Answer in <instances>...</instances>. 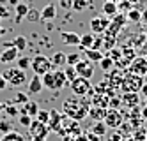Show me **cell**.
Returning a JSON list of instances; mask_svg holds the SVG:
<instances>
[{"label":"cell","mask_w":147,"mask_h":141,"mask_svg":"<svg viewBox=\"0 0 147 141\" xmlns=\"http://www.w3.org/2000/svg\"><path fill=\"white\" fill-rule=\"evenodd\" d=\"M89 101H82V99H69L64 102V113L73 118V120H82L85 118L89 113Z\"/></svg>","instance_id":"obj_1"},{"label":"cell","mask_w":147,"mask_h":141,"mask_svg":"<svg viewBox=\"0 0 147 141\" xmlns=\"http://www.w3.org/2000/svg\"><path fill=\"white\" fill-rule=\"evenodd\" d=\"M50 125L48 124H41L37 118H32V122L28 125V134L32 138V141H46L50 134Z\"/></svg>","instance_id":"obj_2"},{"label":"cell","mask_w":147,"mask_h":141,"mask_svg":"<svg viewBox=\"0 0 147 141\" xmlns=\"http://www.w3.org/2000/svg\"><path fill=\"white\" fill-rule=\"evenodd\" d=\"M2 76L5 78L9 86H20V85H25L27 81V72L18 69V67H9L2 71Z\"/></svg>","instance_id":"obj_3"},{"label":"cell","mask_w":147,"mask_h":141,"mask_svg":"<svg viewBox=\"0 0 147 141\" xmlns=\"http://www.w3.org/2000/svg\"><path fill=\"white\" fill-rule=\"evenodd\" d=\"M30 67H32L34 74H39V76H43V74H46V72H50L51 69H53V65H51V60H50L46 55H36V57L32 58Z\"/></svg>","instance_id":"obj_4"},{"label":"cell","mask_w":147,"mask_h":141,"mask_svg":"<svg viewBox=\"0 0 147 141\" xmlns=\"http://www.w3.org/2000/svg\"><path fill=\"white\" fill-rule=\"evenodd\" d=\"M69 86H71L73 94H75L76 97H85V95H87V94L92 90L90 80H87V78H82V76H78L76 80H73V81L69 83Z\"/></svg>","instance_id":"obj_5"},{"label":"cell","mask_w":147,"mask_h":141,"mask_svg":"<svg viewBox=\"0 0 147 141\" xmlns=\"http://www.w3.org/2000/svg\"><path fill=\"white\" fill-rule=\"evenodd\" d=\"M128 71H129V74L142 76V78H144V74L147 72V60H145V57H138V55H136V57L129 62Z\"/></svg>","instance_id":"obj_6"},{"label":"cell","mask_w":147,"mask_h":141,"mask_svg":"<svg viewBox=\"0 0 147 141\" xmlns=\"http://www.w3.org/2000/svg\"><path fill=\"white\" fill-rule=\"evenodd\" d=\"M103 122L107 124V127L110 129H117L122 125V115L119 110H113V108H110V110H107V115H105Z\"/></svg>","instance_id":"obj_7"},{"label":"cell","mask_w":147,"mask_h":141,"mask_svg":"<svg viewBox=\"0 0 147 141\" xmlns=\"http://www.w3.org/2000/svg\"><path fill=\"white\" fill-rule=\"evenodd\" d=\"M18 55H20V51L14 48V44L13 42H7L5 48L0 51V63H11L18 58Z\"/></svg>","instance_id":"obj_8"},{"label":"cell","mask_w":147,"mask_h":141,"mask_svg":"<svg viewBox=\"0 0 147 141\" xmlns=\"http://www.w3.org/2000/svg\"><path fill=\"white\" fill-rule=\"evenodd\" d=\"M108 25H110V18L107 16H94L90 19V30L94 34H105Z\"/></svg>","instance_id":"obj_9"},{"label":"cell","mask_w":147,"mask_h":141,"mask_svg":"<svg viewBox=\"0 0 147 141\" xmlns=\"http://www.w3.org/2000/svg\"><path fill=\"white\" fill-rule=\"evenodd\" d=\"M76 72H78V76H82V78H87V80H90L92 76H94V65H92V62L89 60V58H82L78 63H76Z\"/></svg>","instance_id":"obj_10"},{"label":"cell","mask_w":147,"mask_h":141,"mask_svg":"<svg viewBox=\"0 0 147 141\" xmlns=\"http://www.w3.org/2000/svg\"><path fill=\"white\" fill-rule=\"evenodd\" d=\"M124 21H126V18H124V14H115L113 18H110V25H108V28H107V34H110V35H117L119 32H121V28L124 27Z\"/></svg>","instance_id":"obj_11"},{"label":"cell","mask_w":147,"mask_h":141,"mask_svg":"<svg viewBox=\"0 0 147 141\" xmlns=\"http://www.w3.org/2000/svg\"><path fill=\"white\" fill-rule=\"evenodd\" d=\"M43 88H45V86H43V81H41V76L34 74L32 78H30V81H28V95H36Z\"/></svg>","instance_id":"obj_12"},{"label":"cell","mask_w":147,"mask_h":141,"mask_svg":"<svg viewBox=\"0 0 147 141\" xmlns=\"http://www.w3.org/2000/svg\"><path fill=\"white\" fill-rule=\"evenodd\" d=\"M103 14L107 18H113L115 14L119 13V7H117V2H112V0H105L103 2Z\"/></svg>","instance_id":"obj_13"},{"label":"cell","mask_w":147,"mask_h":141,"mask_svg":"<svg viewBox=\"0 0 147 141\" xmlns=\"http://www.w3.org/2000/svg\"><path fill=\"white\" fill-rule=\"evenodd\" d=\"M62 42L67 46H78L80 44V35L76 32H62Z\"/></svg>","instance_id":"obj_14"},{"label":"cell","mask_w":147,"mask_h":141,"mask_svg":"<svg viewBox=\"0 0 147 141\" xmlns=\"http://www.w3.org/2000/svg\"><path fill=\"white\" fill-rule=\"evenodd\" d=\"M53 80H55V90H60V88H64V86L69 85L64 71H53Z\"/></svg>","instance_id":"obj_15"},{"label":"cell","mask_w":147,"mask_h":141,"mask_svg":"<svg viewBox=\"0 0 147 141\" xmlns=\"http://www.w3.org/2000/svg\"><path fill=\"white\" fill-rule=\"evenodd\" d=\"M55 18H57V5L55 4H48L43 11H41V19L50 21V19H55Z\"/></svg>","instance_id":"obj_16"},{"label":"cell","mask_w":147,"mask_h":141,"mask_svg":"<svg viewBox=\"0 0 147 141\" xmlns=\"http://www.w3.org/2000/svg\"><path fill=\"white\" fill-rule=\"evenodd\" d=\"M122 104L128 106V108H136V104H138V94L136 92H126L124 99H122Z\"/></svg>","instance_id":"obj_17"},{"label":"cell","mask_w":147,"mask_h":141,"mask_svg":"<svg viewBox=\"0 0 147 141\" xmlns=\"http://www.w3.org/2000/svg\"><path fill=\"white\" fill-rule=\"evenodd\" d=\"M37 111H39V104H37V102H34V101L25 102V104H23V108H22V113H27V115H30L32 118H36Z\"/></svg>","instance_id":"obj_18"},{"label":"cell","mask_w":147,"mask_h":141,"mask_svg":"<svg viewBox=\"0 0 147 141\" xmlns=\"http://www.w3.org/2000/svg\"><path fill=\"white\" fill-rule=\"evenodd\" d=\"M83 53H85V57L90 60V62H99L103 58L105 53L101 49H94V48H87V49H83Z\"/></svg>","instance_id":"obj_19"},{"label":"cell","mask_w":147,"mask_h":141,"mask_svg":"<svg viewBox=\"0 0 147 141\" xmlns=\"http://www.w3.org/2000/svg\"><path fill=\"white\" fill-rule=\"evenodd\" d=\"M50 60H51V65H53V67H64L66 65V53L55 51L53 57H51Z\"/></svg>","instance_id":"obj_20"},{"label":"cell","mask_w":147,"mask_h":141,"mask_svg":"<svg viewBox=\"0 0 147 141\" xmlns=\"http://www.w3.org/2000/svg\"><path fill=\"white\" fill-rule=\"evenodd\" d=\"M41 81H43V86L48 90H55V80H53V71H50L46 74L41 76Z\"/></svg>","instance_id":"obj_21"},{"label":"cell","mask_w":147,"mask_h":141,"mask_svg":"<svg viewBox=\"0 0 147 141\" xmlns=\"http://www.w3.org/2000/svg\"><path fill=\"white\" fill-rule=\"evenodd\" d=\"M28 5L25 4V2H18V5L14 7V13H16V21L20 23V21H22L25 16H27V13H28Z\"/></svg>","instance_id":"obj_22"},{"label":"cell","mask_w":147,"mask_h":141,"mask_svg":"<svg viewBox=\"0 0 147 141\" xmlns=\"http://www.w3.org/2000/svg\"><path fill=\"white\" fill-rule=\"evenodd\" d=\"M90 118H96V120H103L105 115H107V108H96V106H92L89 108V113H87Z\"/></svg>","instance_id":"obj_23"},{"label":"cell","mask_w":147,"mask_h":141,"mask_svg":"<svg viewBox=\"0 0 147 141\" xmlns=\"http://www.w3.org/2000/svg\"><path fill=\"white\" fill-rule=\"evenodd\" d=\"M92 42H94V34H83V35L80 37L78 48H80V49H87V48L92 46Z\"/></svg>","instance_id":"obj_24"},{"label":"cell","mask_w":147,"mask_h":141,"mask_svg":"<svg viewBox=\"0 0 147 141\" xmlns=\"http://www.w3.org/2000/svg\"><path fill=\"white\" fill-rule=\"evenodd\" d=\"M0 141H25V136L22 132H18V131H11V132L4 134Z\"/></svg>","instance_id":"obj_25"},{"label":"cell","mask_w":147,"mask_h":141,"mask_svg":"<svg viewBox=\"0 0 147 141\" xmlns=\"http://www.w3.org/2000/svg\"><path fill=\"white\" fill-rule=\"evenodd\" d=\"M107 129H108V127H107V124H105L103 120H98L96 124L92 125V132L99 138V136H105V134H107Z\"/></svg>","instance_id":"obj_26"},{"label":"cell","mask_w":147,"mask_h":141,"mask_svg":"<svg viewBox=\"0 0 147 141\" xmlns=\"http://www.w3.org/2000/svg\"><path fill=\"white\" fill-rule=\"evenodd\" d=\"M13 44H14V48H16L18 51H25V49H27V46H28V41H27V37H25V35H18V37H14Z\"/></svg>","instance_id":"obj_27"},{"label":"cell","mask_w":147,"mask_h":141,"mask_svg":"<svg viewBox=\"0 0 147 141\" xmlns=\"http://www.w3.org/2000/svg\"><path fill=\"white\" fill-rule=\"evenodd\" d=\"M140 18H142V11H138V9H129L128 14H126V19L131 21V23H138Z\"/></svg>","instance_id":"obj_28"},{"label":"cell","mask_w":147,"mask_h":141,"mask_svg":"<svg viewBox=\"0 0 147 141\" xmlns=\"http://www.w3.org/2000/svg\"><path fill=\"white\" fill-rule=\"evenodd\" d=\"M64 74H66V78H67V81L71 83L73 80H76L78 78V72H76V67L75 65H64Z\"/></svg>","instance_id":"obj_29"},{"label":"cell","mask_w":147,"mask_h":141,"mask_svg":"<svg viewBox=\"0 0 147 141\" xmlns=\"http://www.w3.org/2000/svg\"><path fill=\"white\" fill-rule=\"evenodd\" d=\"M16 62H18V69L27 71V69L30 67V63H32V58H30V57H20V55H18Z\"/></svg>","instance_id":"obj_30"},{"label":"cell","mask_w":147,"mask_h":141,"mask_svg":"<svg viewBox=\"0 0 147 141\" xmlns=\"http://www.w3.org/2000/svg\"><path fill=\"white\" fill-rule=\"evenodd\" d=\"M99 63V67H101V71H110L112 67H113V60L108 57V55H103V58L98 62Z\"/></svg>","instance_id":"obj_31"},{"label":"cell","mask_w":147,"mask_h":141,"mask_svg":"<svg viewBox=\"0 0 147 141\" xmlns=\"http://www.w3.org/2000/svg\"><path fill=\"white\" fill-rule=\"evenodd\" d=\"M89 0H73V5H71V9L73 11H76V13H80V11H83V9H87L89 7Z\"/></svg>","instance_id":"obj_32"},{"label":"cell","mask_w":147,"mask_h":141,"mask_svg":"<svg viewBox=\"0 0 147 141\" xmlns=\"http://www.w3.org/2000/svg\"><path fill=\"white\" fill-rule=\"evenodd\" d=\"M59 124H60V113L55 111V110H51V111H50V122H48L50 129H51V127H59Z\"/></svg>","instance_id":"obj_33"},{"label":"cell","mask_w":147,"mask_h":141,"mask_svg":"<svg viewBox=\"0 0 147 141\" xmlns=\"http://www.w3.org/2000/svg\"><path fill=\"white\" fill-rule=\"evenodd\" d=\"M107 55L113 60V63H119L121 62V58H122V49H117V48H112V49H108V53Z\"/></svg>","instance_id":"obj_34"},{"label":"cell","mask_w":147,"mask_h":141,"mask_svg":"<svg viewBox=\"0 0 147 141\" xmlns=\"http://www.w3.org/2000/svg\"><path fill=\"white\" fill-rule=\"evenodd\" d=\"M25 19H27V21H30V23H36V21H39V19H41V13H39L37 9H28V13H27Z\"/></svg>","instance_id":"obj_35"},{"label":"cell","mask_w":147,"mask_h":141,"mask_svg":"<svg viewBox=\"0 0 147 141\" xmlns=\"http://www.w3.org/2000/svg\"><path fill=\"white\" fill-rule=\"evenodd\" d=\"M82 58L83 57L78 55V53H69V55H66V63H67V65H76Z\"/></svg>","instance_id":"obj_36"},{"label":"cell","mask_w":147,"mask_h":141,"mask_svg":"<svg viewBox=\"0 0 147 141\" xmlns=\"http://www.w3.org/2000/svg\"><path fill=\"white\" fill-rule=\"evenodd\" d=\"M92 104L96 106V108H108V99H103L101 95H94Z\"/></svg>","instance_id":"obj_37"},{"label":"cell","mask_w":147,"mask_h":141,"mask_svg":"<svg viewBox=\"0 0 147 141\" xmlns=\"http://www.w3.org/2000/svg\"><path fill=\"white\" fill-rule=\"evenodd\" d=\"M36 118H37L41 124H48V122H50V111H46V110H39L37 115H36Z\"/></svg>","instance_id":"obj_38"},{"label":"cell","mask_w":147,"mask_h":141,"mask_svg":"<svg viewBox=\"0 0 147 141\" xmlns=\"http://www.w3.org/2000/svg\"><path fill=\"white\" fill-rule=\"evenodd\" d=\"M30 99H28V95L25 94V92H16V95H14V102L16 104H25V102H28Z\"/></svg>","instance_id":"obj_39"},{"label":"cell","mask_w":147,"mask_h":141,"mask_svg":"<svg viewBox=\"0 0 147 141\" xmlns=\"http://www.w3.org/2000/svg\"><path fill=\"white\" fill-rule=\"evenodd\" d=\"M13 131V125L11 122H7V120H0V134H7V132H11Z\"/></svg>","instance_id":"obj_40"},{"label":"cell","mask_w":147,"mask_h":141,"mask_svg":"<svg viewBox=\"0 0 147 141\" xmlns=\"http://www.w3.org/2000/svg\"><path fill=\"white\" fill-rule=\"evenodd\" d=\"M4 111H5L9 116H18V115H20L18 108H16L14 104H9V102H5V108H4Z\"/></svg>","instance_id":"obj_41"},{"label":"cell","mask_w":147,"mask_h":141,"mask_svg":"<svg viewBox=\"0 0 147 141\" xmlns=\"http://www.w3.org/2000/svg\"><path fill=\"white\" fill-rule=\"evenodd\" d=\"M30 122H32V116H30V115H27V113H22V115H20V124H22L23 127H28Z\"/></svg>","instance_id":"obj_42"},{"label":"cell","mask_w":147,"mask_h":141,"mask_svg":"<svg viewBox=\"0 0 147 141\" xmlns=\"http://www.w3.org/2000/svg\"><path fill=\"white\" fill-rule=\"evenodd\" d=\"M122 55H126L128 62H131V60L136 57V51H135V49H131V48H124V49H122Z\"/></svg>","instance_id":"obj_43"},{"label":"cell","mask_w":147,"mask_h":141,"mask_svg":"<svg viewBox=\"0 0 147 141\" xmlns=\"http://www.w3.org/2000/svg\"><path fill=\"white\" fill-rule=\"evenodd\" d=\"M0 18H2V19H9V18H11L9 9H7L5 5H2V4H0Z\"/></svg>","instance_id":"obj_44"},{"label":"cell","mask_w":147,"mask_h":141,"mask_svg":"<svg viewBox=\"0 0 147 141\" xmlns=\"http://www.w3.org/2000/svg\"><path fill=\"white\" fill-rule=\"evenodd\" d=\"M103 37H94V42H92V46L90 48H94V49H101L103 48Z\"/></svg>","instance_id":"obj_45"},{"label":"cell","mask_w":147,"mask_h":141,"mask_svg":"<svg viewBox=\"0 0 147 141\" xmlns=\"http://www.w3.org/2000/svg\"><path fill=\"white\" fill-rule=\"evenodd\" d=\"M59 5L62 7V9H71V5H73V0H59Z\"/></svg>","instance_id":"obj_46"},{"label":"cell","mask_w":147,"mask_h":141,"mask_svg":"<svg viewBox=\"0 0 147 141\" xmlns=\"http://www.w3.org/2000/svg\"><path fill=\"white\" fill-rule=\"evenodd\" d=\"M121 104H122V101H121V99H117V97H113L112 101H108V106H112L113 110H117V108H119Z\"/></svg>","instance_id":"obj_47"},{"label":"cell","mask_w":147,"mask_h":141,"mask_svg":"<svg viewBox=\"0 0 147 141\" xmlns=\"http://www.w3.org/2000/svg\"><path fill=\"white\" fill-rule=\"evenodd\" d=\"M7 86H9V85H7V81H5V78H4V76H2V74H0V92H2V90H5V88H7Z\"/></svg>","instance_id":"obj_48"},{"label":"cell","mask_w":147,"mask_h":141,"mask_svg":"<svg viewBox=\"0 0 147 141\" xmlns=\"http://www.w3.org/2000/svg\"><path fill=\"white\" fill-rule=\"evenodd\" d=\"M117 7H119L121 11H124V9L129 11V9H131V4H129V2H121V5H117Z\"/></svg>","instance_id":"obj_49"},{"label":"cell","mask_w":147,"mask_h":141,"mask_svg":"<svg viewBox=\"0 0 147 141\" xmlns=\"http://www.w3.org/2000/svg\"><path fill=\"white\" fill-rule=\"evenodd\" d=\"M140 21L147 25V9H145V11H142V18H140Z\"/></svg>","instance_id":"obj_50"},{"label":"cell","mask_w":147,"mask_h":141,"mask_svg":"<svg viewBox=\"0 0 147 141\" xmlns=\"http://www.w3.org/2000/svg\"><path fill=\"white\" fill-rule=\"evenodd\" d=\"M140 94H142L144 97H147V83H144V85H142V88H140Z\"/></svg>","instance_id":"obj_51"},{"label":"cell","mask_w":147,"mask_h":141,"mask_svg":"<svg viewBox=\"0 0 147 141\" xmlns=\"http://www.w3.org/2000/svg\"><path fill=\"white\" fill-rule=\"evenodd\" d=\"M5 34H7V28L0 25V37H2V35H5Z\"/></svg>","instance_id":"obj_52"},{"label":"cell","mask_w":147,"mask_h":141,"mask_svg":"<svg viewBox=\"0 0 147 141\" xmlns=\"http://www.w3.org/2000/svg\"><path fill=\"white\" fill-rule=\"evenodd\" d=\"M18 2H20V0H9V4H11L13 7H16V5H18Z\"/></svg>","instance_id":"obj_53"},{"label":"cell","mask_w":147,"mask_h":141,"mask_svg":"<svg viewBox=\"0 0 147 141\" xmlns=\"http://www.w3.org/2000/svg\"><path fill=\"white\" fill-rule=\"evenodd\" d=\"M4 108H5V102H0V113H4Z\"/></svg>","instance_id":"obj_54"},{"label":"cell","mask_w":147,"mask_h":141,"mask_svg":"<svg viewBox=\"0 0 147 141\" xmlns=\"http://www.w3.org/2000/svg\"><path fill=\"white\" fill-rule=\"evenodd\" d=\"M142 116H144V118H145V120H147V106H145V110L142 111Z\"/></svg>","instance_id":"obj_55"},{"label":"cell","mask_w":147,"mask_h":141,"mask_svg":"<svg viewBox=\"0 0 147 141\" xmlns=\"http://www.w3.org/2000/svg\"><path fill=\"white\" fill-rule=\"evenodd\" d=\"M144 81H145V83H147V72H145V74H144Z\"/></svg>","instance_id":"obj_56"},{"label":"cell","mask_w":147,"mask_h":141,"mask_svg":"<svg viewBox=\"0 0 147 141\" xmlns=\"http://www.w3.org/2000/svg\"><path fill=\"white\" fill-rule=\"evenodd\" d=\"M144 104H145V106H147V97H144Z\"/></svg>","instance_id":"obj_57"},{"label":"cell","mask_w":147,"mask_h":141,"mask_svg":"<svg viewBox=\"0 0 147 141\" xmlns=\"http://www.w3.org/2000/svg\"><path fill=\"white\" fill-rule=\"evenodd\" d=\"M144 57H145V60H147V53H145V55H144Z\"/></svg>","instance_id":"obj_58"},{"label":"cell","mask_w":147,"mask_h":141,"mask_svg":"<svg viewBox=\"0 0 147 141\" xmlns=\"http://www.w3.org/2000/svg\"><path fill=\"white\" fill-rule=\"evenodd\" d=\"M20 2H25V0H20Z\"/></svg>","instance_id":"obj_59"},{"label":"cell","mask_w":147,"mask_h":141,"mask_svg":"<svg viewBox=\"0 0 147 141\" xmlns=\"http://www.w3.org/2000/svg\"><path fill=\"white\" fill-rule=\"evenodd\" d=\"M112 2H117V0H112Z\"/></svg>","instance_id":"obj_60"},{"label":"cell","mask_w":147,"mask_h":141,"mask_svg":"<svg viewBox=\"0 0 147 141\" xmlns=\"http://www.w3.org/2000/svg\"><path fill=\"white\" fill-rule=\"evenodd\" d=\"M0 139H2V134H0Z\"/></svg>","instance_id":"obj_61"},{"label":"cell","mask_w":147,"mask_h":141,"mask_svg":"<svg viewBox=\"0 0 147 141\" xmlns=\"http://www.w3.org/2000/svg\"><path fill=\"white\" fill-rule=\"evenodd\" d=\"M0 21H2V18H0Z\"/></svg>","instance_id":"obj_62"}]
</instances>
